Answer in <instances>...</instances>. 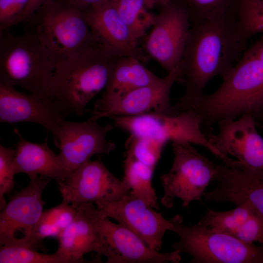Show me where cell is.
<instances>
[{
  "label": "cell",
  "instance_id": "cell-1",
  "mask_svg": "<svg viewBox=\"0 0 263 263\" xmlns=\"http://www.w3.org/2000/svg\"><path fill=\"white\" fill-rule=\"evenodd\" d=\"M246 41L238 30L235 17L229 14L191 21L180 63L185 89L178 100L200 97L210 80L226 75L244 49Z\"/></svg>",
  "mask_w": 263,
  "mask_h": 263
},
{
  "label": "cell",
  "instance_id": "cell-2",
  "mask_svg": "<svg viewBox=\"0 0 263 263\" xmlns=\"http://www.w3.org/2000/svg\"><path fill=\"white\" fill-rule=\"evenodd\" d=\"M120 56L98 42L55 65L46 96L64 116H82L90 101L105 89Z\"/></svg>",
  "mask_w": 263,
  "mask_h": 263
},
{
  "label": "cell",
  "instance_id": "cell-3",
  "mask_svg": "<svg viewBox=\"0 0 263 263\" xmlns=\"http://www.w3.org/2000/svg\"><path fill=\"white\" fill-rule=\"evenodd\" d=\"M220 86L209 94L182 102V111L198 113L202 124L210 126L244 114L263 115V62L244 52L238 63L222 77Z\"/></svg>",
  "mask_w": 263,
  "mask_h": 263
},
{
  "label": "cell",
  "instance_id": "cell-4",
  "mask_svg": "<svg viewBox=\"0 0 263 263\" xmlns=\"http://www.w3.org/2000/svg\"><path fill=\"white\" fill-rule=\"evenodd\" d=\"M55 64L34 33L0 32V82L47 97Z\"/></svg>",
  "mask_w": 263,
  "mask_h": 263
},
{
  "label": "cell",
  "instance_id": "cell-5",
  "mask_svg": "<svg viewBox=\"0 0 263 263\" xmlns=\"http://www.w3.org/2000/svg\"><path fill=\"white\" fill-rule=\"evenodd\" d=\"M29 21L55 65L98 42L83 12L56 0L44 3Z\"/></svg>",
  "mask_w": 263,
  "mask_h": 263
},
{
  "label": "cell",
  "instance_id": "cell-6",
  "mask_svg": "<svg viewBox=\"0 0 263 263\" xmlns=\"http://www.w3.org/2000/svg\"><path fill=\"white\" fill-rule=\"evenodd\" d=\"M170 231L179 240L173 250L191 256L192 263H263V245L247 244L198 223L185 225L179 215L171 218Z\"/></svg>",
  "mask_w": 263,
  "mask_h": 263
},
{
  "label": "cell",
  "instance_id": "cell-7",
  "mask_svg": "<svg viewBox=\"0 0 263 263\" xmlns=\"http://www.w3.org/2000/svg\"><path fill=\"white\" fill-rule=\"evenodd\" d=\"M171 145L172 166L160 177L164 190L161 203L170 208L178 198L187 208L204 196L206 188L215 178L217 164L201 154L190 143L173 142Z\"/></svg>",
  "mask_w": 263,
  "mask_h": 263
},
{
  "label": "cell",
  "instance_id": "cell-8",
  "mask_svg": "<svg viewBox=\"0 0 263 263\" xmlns=\"http://www.w3.org/2000/svg\"><path fill=\"white\" fill-rule=\"evenodd\" d=\"M111 118L116 126L131 134L150 137L166 144L170 141L188 142L206 148L225 165L231 160L215 148L203 133L202 118L193 110L183 111L176 115L146 113Z\"/></svg>",
  "mask_w": 263,
  "mask_h": 263
},
{
  "label": "cell",
  "instance_id": "cell-9",
  "mask_svg": "<svg viewBox=\"0 0 263 263\" xmlns=\"http://www.w3.org/2000/svg\"><path fill=\"white\" fill-rule=\"evenodd\" d=\"M52 179L38 175L13 196L0 213V245L36 249L34 232L43 212L44 189Z\"/></svg>",
  "mask_w": 263,
  "mask_h": 263
},
{
  "label": "cell",
  "instance_id": "cell-10",
  "mask_svg": "<svg viewBox=\"0 0 263 263\" xmlns=\"http://www.w3.org/2000/svg\"><path fill=\"white\" fill-rule=\"evenodd\" d=\"M160 6L159 13L154 15L153 28L145 47L169 73L180 64L182 58L190 15L184 0H172Z\"/></svg>",
  "mask_w": 263,
  "mask_h": 263
},
{
  "label": "cell",
  "instance_id": "cell-11",
  "mask_svg": "<svg viewBox=\"0 0 263 263\" xmlns=\"http://www.w3.org/2000/svg\"><path fill=\"white\" fill-rule=\"evenodd\" d=\"M182 78L179 64L166 77L119 98L108 100L101 97L94 103L91 113L98 119L146 113L177 114L180 112L171 105L170 93L173 84Z\"/></svg>",
  "mask_w": 263,
  "mask_h": 263
},
{
  "label": "cell",
  "instance_id": "cell-12",
  "mask_svg": "<svg viewBox=\"0 0 263 263\" xmlns=\"http://www.w3.org/2000/svg\"><path fill=\"white\" fill-rule=\"evenodd\" d=\"M57 184L63 201L75 207L86 202L114 201L130 192L107 168L101 157L80 166Z\"/></svg>",
  "mask_w": 263,
  "mask_h": 263
},
{
  "label": "cell",
  "instance_id": "cell-13",
  "mask_svg": "<svg viewBox=\"0 0 263 263\" xmlns=\"http://www.w3.org/2000/svg\"><path fill=\"white\" fill-rule=\"evenodd\" d=\"M98 119L92 115L84 122L64 120L61 122L56 147L68 174L90 161L94 155L109 154L115 149L114 143L107 139L113 126L101 125Z\"/></svg>",
  "mask_w": 263,
  "mask_h": 263
},
{
  "label": "cell",
  "instance_id": "cell-14",
  "mask_svg": "<svg viewBox=\"0 0 263 263\" xmlns=\"http://www.w3.org/2000/svg\"><path fill=\"white\" fill-rule=\"evenodd\" d=\"M99 227L97 254L104 255L107 263H178L181 261L179 251L160 253L152 249L131 230L101 215Z\"/></svg>",
  "mask_w": 263,
  "mask_h": 263
},
{
  "label": "cell",
  "instance_id": "cell-15",
  "mask_svg": "<svg viewBox=\"0 0 263 263\" xmlns=\"http://www.w3.org/2000/svg\"><path fill=\"white\" fill-rule=\"evenodd\" d=\"M101 216L115 220L138 235L150 248L159 251L171 218L167 220L130 192L113 202L96 204Z\"/></svg>",
  "mask_w": 263,
  "mask_h": 263
},
{
  "label": "cell",
  "instance_id": "cell-16",
  "mask_svg": "<svg viewBox=\"0 0 263 263\" xmlns=\"http://www.w3.org/2000/svg\"><path fill=\"white\" fill-rule=\"evenodd\" d=\"M64 116L47 97L25 94L15 87L0 82V122H32L50 132L56 147Z\"/></svg>",
  "mask_w": 263,
  "mask_h": 263
},
{
  "label": "cell",
  "instance_id": "cell-17",
  "mask_svg": "<svg viewBox=\"0 0 263 263\" xmlns=\"http://www.w3.org/2000/svg\"><path fill=\"white\" fill-rule=\"evenodd\" d=\"M218 124V133L207 136L210 143L223 154L235 157L243 168L263 171V138L254 117L244 114L237 120H223Z\"/></svg>",
  "mask_w": 263,
  "mask_h": 263
},
{
  "label": "cell",
  "instance_id": "cell-18",
  "mask_svg": "<svg viewBox=\"0 0 263 263\" xmlns=\"http://www.w3.org/2000/svg\"><path fill=\"white\" fill-rule=\"evenodd\" d=\"M83 12L101 45L120 56L147 61L138 40L119 14L114 0H106Z\"/></svg>",
  "mask_w": 263,
  "mask_h": 263
},
{
  "label": "cell",
  "instance_id": "cell-19",
  "mask_svg": "<svg viewBox=\"0 0 263 263\" xmlns=\"http://www.w3.org/2000/svg\"><path fill=\"white\" fill-rule=\"evenodd\" d=\"M215 188L204 195L208 202L248 204L263 219V171L217 165Z\"/></svg>",
  "mask_w": 263,
  "mask_h": 263
},
{
  "label": "cell",
  "instance_id": "cell-20",
  "mask_svg": "<svg viewBox=\"0 0 263 263\" xmlns=\"http://www.w3.org/2000/svg\"><path fill=\"white\" fill-rule=\"evenodd\" d=\"M76 207L74 219L57 238V250L74 263H92L85 260L83 256L98 252L100 214L92 202L83 203Z\"/></svg>",
  "mask_w": 263,
  "mask_h": 263
},
{
  "label": "cell",
  "instance_id": "cell-21",
  "mask_svg": "<svg viewBox=\"0 0 263 263\" xmlns=\"http://www.w3.org/2000/svg\"><path fill=\"white\" fill-rule=\"evenodd\" d=\"M198 223L244 243L263 245V219L246 203L225 211L208 209Z\"/></svg>",
  "mask_w": 263,
  "mask_h": 263
},
{
  "label": "cell",
  "instance_id": "cell-22",
  "mask_svg": "<svg viewBox=\"0 0 263 263\" xmlns=\"http://www.w3.org/2000/svg\"><path fill=\"white\" fill-rule=\"evenodd\" d=\"M14 132L19 139L13 162L15 174L24 173L30 180L42 175L57 183L65 179L68 173L58 154L49 147L48 134L43 143L37 144L25 139L17 129Z\"/></svg>",
  "mask_w": 263,
  "mask_h": 263
},
{
  "label": "cell",
  "instance_id": "cell-23",
  "mask_svg": "<svg viewBox=\"0 0 263 263\" xmlns=\"http://www.w3.org/2000/svg\"><path fill=\"white\" fill-rule=\"evenodd\" d=\"M138 59L121 56L115 62L102 98H119L137 88L150 84L160 77L144 67Z\"/></svg>",
  "mask_w": 263,
  "mask_h": 263
},
{
  "label": "cell",
  "instance_id": "cell-24",
  "mask_svg": "<svg viewBox=\"0 0 263 263\" xmlns=\"http://www.w3.org/2000/svg\"><path fill=\"white\" fill-rule=\"evenodd\" d=\"M154 169L137 160L125 157L122 181L130 192L154 209H159L152 185Z\"/></svg>",
  "mask_w": 263,
  "mask_h": 263
},
{
  "label": "cell",
  "instance_id": "cell-25",
  "mask_svg": "<svg viewBox=\"0 0 263 263\" xmlns=\"http://www.w3.org/2000/svg\"><path fill=\"white\" fill-rule=\"evenodd\" d=\"M76 211V207L64 201L55 207L43 211L34 232V244L36 249L42 248L45 238H58L72 222Z\"/></svg>",
  "mask_w": 263,
  "mask_h": 263
},
{
  "label": "cell",
  "instance_id": "cell-26",
  "mask_svg": "<svg viewBox=\"0 0 263 263\" xmlns=\"http://www.w3.org/2000/svg\"><path fill=\"white\" fill-rule=\"evenodd\" d=\"M117 11L138 40L152 25L154 15L147 10L150 8L148 0H114Z\"/></svg>",
  "mask_w": 263,
  "mask_h": 263
},
{
  "label": "cell",
  "instance_id": "cell-27",
  "mask_svg": "<svg viewBox=\"0 0 263 263\" xmlns=\"http://www.w3.org/2000/svg\"><path fill=\"white\" fill-rule=\"evenodd\" d=\"M235 19L244 39L263 32V0H237Z\"/></svg>",
  "mask_w": 263,
  "mask_h": 263
},
{
  "label": "cell",
  "instance_id": "cell-28",
  "mask_svg": "<svg viewBox=\"0 0 263 263\" xmlns=\"http://www.w3.org/2000/svg\"><path fill=\"white\" fill-rule=\"evenodd\" d=\"M0 263H74L58 250L53 254H46L24 246L0 245Z\"/></svg>",
  "mask_w": 263,
  "mask_h": 263
},
{
  "label": "cell",
  "instance_id": "cell-29",
  "mask_svg": "<svg viewBox=\"0 0 263 263\" xmlns=\"http://www.w3.org/2000/svg\"><path fill=\"white\" fill-rule=\"evenodd\" d=\"M165 145L150 137L130 134L125 142L124 157L137 160L155 169Z\"/></svg>",
  "mask_w": 263,
  "mask_h": 263
},
{
  "label": "cell",
  "instance_id": "cell-30",
  "mask_svg": "<svg viewBox=\"0 0 263 263\" xmlns=\"http://www.w3.org/2000/svg\"><path fill=\"white\" fill-rule=\"evenodd\" d=\"M189 12L190 22L229 14L237 0H184Z\"/></svg>",
  "mask_w": 263,
  "mask_h": 263
},
{
  "label": "cell",
  "instance_id": "cell-31",
  "mask_svg": "<svg viewBox=\"0 0 263 263\" xmlns=\"http://www.w3.org/2000/svg\"><path fill=\"white\" fill-rule=\"evenodd\" d=\"M16 150L0 145V209L6 202L4 195L10 192L14 186L15 173L13 162Z\"/></svg>",
  "mask_w": 263,
  "mask_h": 263
},
{
  "label": "cell",
  "instance_id": "cell-32",
  "mask_svg": "<svg viewBox=\"0 0 263 263\" xmlns=\"http://www.w3.org/2000/svg\"><path fill=\"white\" fill-rule=\"evenodd\" d=\"M29 0H0V31L23 21H27Z\"/></svg>",
  "mask_w": 263,
  "mask_h": 263
},
{
  "label": "cell",
  "instance_id": "cell-33",
  "mask_svg": "<svg viewBox=\"0 0 263 263\" xmlns=\"http://www.w3.org/2000/svg\"><path fill=\"white\" fill-rule=\"evenodd\" d=\"M68 6L84 12L106 0H56Z\"/></svg>",
  "mask_w": 263,
  "mask_h": 263
},
{
  "label": "cell",
  "instance_id": "cell-34",
  "mask_svg": "<svg viewBox=\"0 0 263 263\" xmlns=\"http://www.w3.org/2000/svg\"><path fill=\"white\" fill-rule=\"evenodd\" d=\"M29 3L26 12L27 21H29L33 16L36 11L44 3L49 0H29Z\"/></svg>",
  "mask_w": 263,
  "mask_h": 263
},
{
  "label": "cell",
  "instance_id": "cell-35",
  "mask_svg": "<svg viewBox=\"0 0 263 263\" xmlns=\"http://www.w3.org/2000/svg\"><path fill=\"white\" fill-rule=\"evenodd\" d=\"M245 52L263 62V38L257 41Z\"/></svg>",
  "mask_w": 263,
  "mask_h": 263
},
{
  "label": "cell",
  "instance_id": "cell-36",
  "mask_svg": "<svg viewBox=\"0 0 263 263\" xmlns=\"http://www.w3.org/2000/svg\"><path fill=\"white\" fill-rule=\"evenodd\" d=\"M171 0H148L150 8L156 5H161Z\"/></svg>",
  "mask_w": 263,
  "mask_h": 263
}]
</instances>
